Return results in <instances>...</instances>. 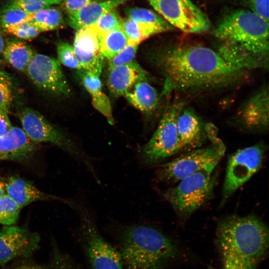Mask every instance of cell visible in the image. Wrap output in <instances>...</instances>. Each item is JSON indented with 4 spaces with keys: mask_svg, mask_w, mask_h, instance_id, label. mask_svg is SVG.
I'll use <instances>...</instances> for the list:
<instances>
[{
    "mask_svg": "<svg viewBox=\"0 0 269 269\" xmlns=\"http://www.w3.org/2000/svg\"><path fill=\"white\" fill-rule=\"evenodd\" d=\"M81 71L82 82L92 98L93 106L106 118L110 124L114 125L110 101L103 91L100 76L84 70Z\"/></svg>",
    "mask_w": 269,
    "mask_h": 269,
    "instance_id": "22",
    "label": "cell"
},
{
    "mask_svg": "<svg viewBox=\"0 0 269 269\" xmlns=\"http://www.w3.org/2000/svg\"><path fill=\"white\" fill-rule=\"evenodd\" d=\"M100 49L103 58L109 60L128 44V39L121 28L99 36Z\"/></svg>",
    "mask_w": 269,
    "mask_h": 269,
    "instance_id": "26",
    "label": "cell"
},
{
    "mask_svg": "<svg viewBox=\"0 0 269 269\" xmlns=\"http://www.w3.org/2000/svg\"><path fill=\"white\" fill-rule=\"evenodd\" d=\"M30 14L18 9L10 10L2 13L0 14V29L4 31L9 26L29 21Z\"/></svg>",
    "mask_w": 269,
    "mask_h": 269,
    "instance_id": "33",
    "label": "cell"
},
{
    "mask_svg": "<svg viewBox=\"0 0 269 269\" xmlns=\"http://www.w3.org/2000/svg\"><path fill=\"white\" fill-rule=\"evenodd\" d=\"M138 44L128 42L119 53L109 60V68L123 65L133 61Z\"/></svg>",
    "mask_w": 269,
    "mask_h": 269,
    "instance_id": "35",
    "label": "cell"
},
{
    "mask_svg": "<svg viewBox=\"0 0 269 269\" xmlns=\"http://www.w3.org/2000/svg\"><path fill=\"white\" fill-rule=\"evenodd\" d=\"M128 0H102L93 2L77 11L67 13L66 22L76 30L92 26L103 15Z\"/></svg>",
    "mask_w": 269,
    "mask_h": 269,
    "instance_id": "19",
    "label": "cell"
},
{
    "mask_svg": "<svg viewBox=\"0 0 269 269\" xmlns=\"http://www.w3.org/2000/svg\"><path fill=\"white\" fill-rule=\"evenodd\" d=\"M2 55L16 70L25 72L35 53L26 43L17 39H9L5 43Z\"/></svg>",
    "mask_w": 269,
    "mask_h": 269,
    "instance_id": "23",
    "label": "cell"
},
{
    "mask_svg": "<svg viewBox=\"0 0 269 269\" xmlns=\"http://www.w3.org/2000/svg\"><path fill=\"white\" fill-rule=\"evenodd\" d=\"M181 150L198 148L208 138L205 125L192 109L181 110L176 122Z\"/></svg>",
    "mask_w": 269,
    "mask_h": 269,
    "instance_id": "17",
    "label": "cell"
},
{
    "mask_svg": "<svg viewBox=\"0 0 269 269\" xmlns=\"http://www.w3.org/2000/svg\"><path fill=\"white\" fill-rule=\"evenodd\" d=\"M21 207L6 193L0 197V224L11 226L17 222Z\"/></svg>",
    "mask_w": 269,
    "mask_h": 269,
    "instance_id": "29",
    "label": "cell"
},
{
    "mask_svg": "<svg viewBox=\"0 0 269 269\" xmlns=\"http://www.w3.org/2000/svg\"><path fill=\"white\" fill-rule=\"evenodd\" d=\"M121 28L126 35L128 42L138 45L150 36L159 34L155 29L128 18L122 19Z\"/></svg>",
    "mask_w": 269,
    "mask_h": 269,
    "instance_id": "28",
    "label": "cell"
},
{
    "mask_svg": "<svg viewBox=\"0 0 269 269\" xmlns=\"http://www.w3.org/2000/svg\"><path fill=\"white\" fill-rule=\"evenodd\" d=\"M216 166L203 168L180 180L167 190L163 197L179 217H189L211 197L215 185L212 173Z\"/></svg>",
    "mask_w": 269,
    "mask_h": 269,
    "instance_id": "6",
    "label": "cell"
},
{
    "mask_svg": "<svg viewBox=\"0 0 269 269\" xmlns=\"http://www.w3.org/2000/svg\"><path fill=\"white\" fill-rule=\"evenodd\" d=\"M155 12L173 27L187 33L207 32L210 22L191 0H147Z\"/></svg>",
    "mask_w": 269,
    "mask_h": 269,
    "instance_id": "9",
    "label": "cell"
},
{
    "mask_svg": "<svg viewBox=\"0 0 269 269\" xmlns=\"http://www.w3.org/2000/svg\"><path fill=\"white\" fill-rule=\"evenodd\" d=\"M216 50L227 62L247 71L268 69L269 21L251 10L226 15L214 31Z\"/></svg>",
    "mask_w": 269,
    "mask_h": 269,
    "instance_id": "2",
    "label": "cell"
},
{
    "mask_svg": "<svg viewBox=\"0 0 269 269\" xmlns=\"http://www.w3.org/2000/svg\"><path fill=\"white\" fill-rule=\"evenodd\" d=\"M122 19L116 9L103 15L91 27L99 36L121 28Z\"/></svg>",
    "mask_w": 269,
    "mask_h": 269,
    "instance_id": "30",
    "label": "cell"
},
{
    "mask_svg": "<svg viewBox=\"0 0 269 269\" xmlns=\"http://www.w3.org/2000/svg\"><path fill=\"white\" fill-rule=\"evenodd\" d=\"M251 10L269 21V0H250Z\"/></svg>",
    "mask_w": 269,
    "mask_h": 269,
    "instance_id": "36",
    "label": "cell"
},
{
    "mask_svg": "<svg viewBox=\"0 0 269 269\" xmlns=\"http://www.w3.org/2000/svg\"><path fill=\"white\" fill-rule=\"evenodd\" d=\"M40 237L26 228L6 226L0 229V266L19 257H27L38 248Z\"/></svg>",
    "mask_w": 269,
    "mask_h": 269,
    "instance_id": "13",
    "label": "cell"
},
{
    "mask_svg": "<svg viewBox=\"0 0 269 269\" xmlns=\"http://www.w3.org/2000/svg\"><path fill=\"white\" fill-rule=\"evenodd\" d=\"M73 47L82 70L100 76L104 58L100 52L99 36L93 27L76 30Z\"/></svg>",
    "mask_w": 269,
    "mask_h": 269,
    "instance_id": "14",
    "label": "cell"
},
{
    "mask_svg": "<svg viewBox=\"0 0 269 269\" xmlns=\"http://www.w3.org/2000/svg\"><path fill=\"white\" fill-rule=\"evenodd\" d=\"M6 194L22 208L33 202L43 200H66L39 190L30 182L18 177L8 178L4 185Z\"/></svg>",
    "mask_w": 269,
    "mask_h": 269,
    "instance_id": "20",
    "label": "cell"
},
{
    "mask_svg": "<svg viewBox=\"0 0 269 269\" xmlns=\"http://www.w3.org/2000/svg\"><path fill=\"white\" fill-rule=\"evenodd\" d=\"M25 72L34 84L53 96H67L70 88L58 60L35 53Z\"/></svg>",
    "mask_w": 269,
    "mask_h": 269,
    "instance_id": "11",
    "label": "cell"
},
{
    "mask_svg": "<svg viewBox=\"0 0 269 269\" xmlns=\"http://www.w3.org/2000/svg\"><path fill=\"white\" fill-rule=\"evenodd\" d=\"M13 100V82L10 75L0 70V108L8 113Z\"/></svg>",
    "mask_w": 269,
    "mask_h": 269,
    "instance_id": "31",
    "label": "cell"
},
{
    "mask_svg": "<svg viewBox=\"0 0 269 269\" xmlns=\"http://www.w3.org/2000/svg\"><path fill=\"white\" fill-rule=\"evenodd\" d=\"M102 0H62V3L67 13L77 11L87 5Z\"/></svg>",
    "mask_w": 269,
    "mask_h": 269,
    "instance_id": "37",
    "label": "cell"
},
{
    "mask_svg": "<svg viewBox=\"0 0 269 269\" xmlns=\"http://www.w3.org/2000/svg\"><path fill=\"white\" fill-rule=\"evenodd\" d=\"M216 236L222 269H256L269 251L268 227L253 214L222 218Z\"/></svg>",
    "mask_w": 269,
    "mask_h": 269,
    "instance_id": "3",
    "label": "cell"
},
{
    "mask_svg": "<svg viewBox=\"0 0 269 269\" xmlns=\"http://www.w3.org/2000/svg\"><path fill=\"white\" fill-rule=\"evenodd\" d=\"M146 80L145 71L136 62L109 68L107 85L112 97L124 96L135 83Z\"/></svg>",
    "mask_w": 269,
    "mask_h": 269,
    "instance_id": "18",
    "label": "cell"
},
{
    "mask_svg": "<svg viewBox=\"0 0 269 269\" xmlns=\"http://www.w3.org/2000/svg\"><path fill=\"white\" fill-rule=\"evenodd\" d=\"M182 107L181 103H174L165 110L152 136L139 150L143 164H157L181 150L176 122Z\"/></svg>",
    "mask_w": 269,
    "mask_h": 269,
    "instance_id": "8",
    "label": "cell"
},
{
    "mask_svg": "<svg viewBox=\"0 0 269 269\" xmlns=\"http://www.w3.org/2000/svg\"><path fill=\"white\" fill-rule=\"evenodd\" d=\"M127 18L154 28L159 33L171 31L173 27L155 11L149 9L133 7L126 8Z\"/></svg>",
    "mask_w": 269,
    "mask_h": 269,
    "instance_id": "24",
    "label": "cell"
},
{
    "mask_svg": "<svg viewBox=\"0 0 269 269\" xmlns=\"http://www.w3.org/2000/svg\"><path fill=\"white\" fill-rule=\"evenodd\" d=\"M62 0H5L0 6V14L18 9L33 13L43 8L61 4Z\"/></svg>",
    "mask_w": 269,
    "mask_h": 269,
    "instance_id": "27",
    "label": "cell"
},
{
    "mask_svg": "<svg viewBox=\"0 0 269 269\" xmlns=\"http://www.w3.org/2000/svg\"><path fill=\"white\" fill-rule=\"evenodd\" d=\"M265 151V146L259 143L240 149L230 156L222 191V203L260 169Z\"/></svg>",
    "mask_w": 269,
    "mask_h": 269,
    "instance_id": "10",
    "label": "cell"
},
{
    "mask_svg": "<svg viewBox=\"0 0 269 269\" xmlns=\"http://www.w3.org/2000/svg\"><path fill=\"white\" fill-rule=\"evenodd\" d=\"M209 145L198 147L181 155L162 165L156 172L157 179L163 182L174 183L209 166H216L224 156L226 148L218 136L215 127L206 125Z\"/></svg>",
    "mask_w": 269,
    "mask_h": 269,
    "instance_id": "5",
    "label": "cell"
},
{
    "mask_svg": "<svg viewBox=\"0 0 269 269\" xmlns=\"http://www.w3.org/2000/svg\"><path fill=\"white\" fill-rule=\"evenodd\" d=\"M80 210L87 254L93 269H123L120 252L100 235L87 210Z\"/></svg>",
    "mask_w": 269,
    "mask_h": 269,
    "instance_id": "12",
    "label": "cell"
},
{
    "mask_svg": "<svg viewBox=\"0 0 269 269\" xmlns=\"http://www.w3.org/2000/svg\"><path fill=\"white\" fill-rule=\"evenodd\" d=\"M39 145L32 141L22 129L12 126L0 135V159L26 160L33 155Z\"/></svg>",
    "mask_w": 269,
    "mask_h": 269,
    "instance_id": "16",
    "label": "cell"
},
{
    "mask_svg": "<svg viewBox=\"0 0 269 269\" xmlns=\"http://www.w3.org/2000/svg\"><path fill=\"white\" fill-rule=\"evenodd\" d=\"M8 113L0 108V135L7 132L12 127Z\"/></svg>",
    "mask_w": 269,
    "mask_h": 269,
    "instance_id": "38",
    "label": "cell"
},
{
    "mask_svg": "<svg viewBox=\"0 0 269 269\" xmlns=\"http://www.w3.org/2000/svg\"><path fill=\"white\" fill-rule=\"evenodd\" d=\"M157 57L165 77V93L221 89L238 84L246 75L247 71L227 62L216 50L202 45L169 46Z\"/></svg>",
    "mask_w": 269,
    "mask_h": 269,
    "instance_id": "1",
    "label": "cell"
},
{
    "mask_svg": "<svg viewBox=\"0 0 269 269\" xmlns=\"http://www.w3.org/2000/svg\"><path fill=\"white\" fill-rule=\"evenodd\" d=\"M5 45L4 39L0 32V55L2 53Z\"/></svg>",
    "mask_w": 269,
    "mask_h": 269,
    "instance_id": "39",
    "label": "cell"
},
{
    "mask_svg": "<svg viewBox=\"0 0 269 269\" xmlns=\"http://www.w3.org/2000/svg\"><path fill=\"white\" fill-rule=\"evenodd\" d=\"M16 269H38L34 266H24L20 267Z\"/></svg>",
    "mask_w": 269,
    "mask_h": 269,
    "instance_id": "41",
    "label": "cell"
},
{
    "mask_svg": "<svg viewBox=\"0 0 269 269\" xmlns=\"http://www.w3.org/2000/svg\"><path fill=\"white\" fill-rule=\"evenodd\" d=\"M5 186L4 184L0 180V197L5 194Z\"/></svg>",
    "mask_w": 269,
    "mask_h": 269,
    "instance_id": "40",
    "label": "cell"
},
{
    "mask_svg": "<svg viewBox=\"0 0 269 269\" xmlns=\"http://www.w3.org/2000/svg\"><path fill=\"white\" fill-rule=\"evenodd\" d=\"M56 50L58 61L60 64L70 68L82 70L72 45L66 42L60 41L56 43Z\"/></svg>",
    "mask_w": 269,
    "mask_h": 269,
    "instance_id": "32",
    "label": "cell"
},
{
    "mask_svg": "<svg viewBox=\"0 0 269 269\" xmlns=\"http://www.w3.org/2000/svg\"><path fill=\"white\" fill-rule=\"evenodd\" d=\"M120 253L130 269H158L177 257L178 249L158 230L134 225L124 231Z\"/></svg>",
    "mask_w": 269,
    "mask_h": 269,
    "instance_id": "4",
    "label": "cell"
},
{
    "mask_svg": "<svg viewBox=\"0 0 269 269\" xmlns=\"http://www.w3.org/2000/svg\"><path fill=\"white\" fill-rule=\"evenodd\" d=\"M4 31L23 40L33 39L40 33L39 31L29 21L23 22L9 26Z\"/></svg>",
    "mask_w": 269,
    "mask_h": 269,
    "instance_id": "34",
    "label": "cell"
},
{
    "mask_svg": "<svg viewBox=\"0 0 269 269\" xmlns=\"http://www.w3.org/2000/svg\"><path fill=\"white\" fill-rule=\"evenodd\" d=\"M29 21L40 32L59 28L63 25L64 19L59 9L49 6L31 13Z\"/></svg>",
    "mask_w": 269,
    "mask_h": 269,
    "instance_id": "25",
    "label": "cell"
},
{
    "mask_svg": "<svg viewBox=\"0 0 269 269\" xmlns=\"http://www.w3.org/2000/svg\"><path fill=\"white\" fill-rule=\"evenodd\" d=\"M22 130L33 141L53 144L69 153L85 165L99 181L93 165L87 154L62 131L49 122L39 112L25 108L18 114Z\"/></svg>",
    "mask_w": 269,
    "mask_h": 269,
    "instance_id": "7",
    "label": "cell"
},
{
    "mask_svg": "<svg viewBox=\"0 0 269 269\" xmlns=\"http://www.w3.org/2000/svg\"><path fill=\"white\" fill-rule=\"evenodd\" d=\"M269 90L262 87L242 105L238 113L241 126L248 131H263L269 126Z\"/></svg>",
    "mask_w": 269,
    "mask_h": 269,
    "instance_id": "15",
    "label": "cell"
},
{
    "mask_svg": "<svg viewBox=\"0 0 269 269\" xmlns=\"http://www.w3.org/2000/svg\"><path fill=\"white\" fill-rule=\"evenodd\" d=\"M3 61L0 59V70H1L0 69L3 66Z\"/></svg>",
    "mask_w": 269,
    "mask_h": 269,
    "instance_id": "42",
    "label": "cell"
},
{
    "mask_svg": "<svg viewBox=\"0 0 269 269\" xmlns=\"http://www.w3.org/2000/svg\"><path fill=\"white\" fill-rule=\"evenodd\" d=\"M124 96L134 107L148 115L153 113L159 103L156 90L146 80L135 83Z\"/></svg>",
    "mask_w": 269,
    "mask_h": 269,
    "instance_id": "21",
    "label": "cell"
}]
</instances>
